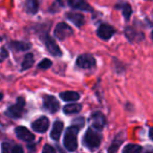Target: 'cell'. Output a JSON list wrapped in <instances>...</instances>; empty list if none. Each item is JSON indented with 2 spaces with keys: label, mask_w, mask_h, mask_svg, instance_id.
Returning <instances> with one entry per match:
<instances>
[{
  "label": "cell",
  "mask_w": 153,
  "mask_h": 153,
  "mask_svg": "<svg viewBox=\"0 0 153 153\" xmlns=\"http://www.w3.org/2000/svg\"><path fill=\"white\" fill-rule=\"evenodd\" d=\"M79 132V127L78 126H72L67 129L64 136V146L68 151H74L78 147V140H76V135Z\"/></svg>",
  "instance_id": "6da1fadb"
},
{
  "label": "cell",
  "mask_w": 153,
  "mask_h": 153,
  "mask_svg": "<svg viewBox=\"0 0 153 153\" xmlns=\"http://www.w3.org/2000/svg\"><path fill=\"white\" fill-rule=\"evenodd\" d=\"M83 143L88 149L90 150H96L97 148H99L101 144V136L99 133H97L96 131H94L92 129H88L86 131L85 135L83 138Z\"/></svg>",
  "instance_id": "7a4b0ae2"
},
{
  "label": "cell",
  "mask_w": 153,
  "mask_h": 153,
  "mask_svg": "<svg viewBox=\"0 0 153 153\" xmlns=\"http://www.w3.org/2000/svg\"><path fill=\"white\" fill-rule=\"evenodd\" d=\"M24 106H25V101H24V99L18 98L16 104L11 106L7 110V114L11 117H14V119H18V117H20L23 114Z\"/></svg>",
  "instance_id": "3957f363"
},
{
  "label": "cell",
  "mask_w": 153,
  "mask_h": 153,
  "mask_svg": "<svg viewBox=\"0 0 153 153\" xmlns=\"http://www.w3.org/2000/svg\"><path fill=\"white\" fill-rule=\"evenodd\" d=\"M72 33H74L72 28L64 22L59 23L55 28V37H57L59 40H64V39L68 38L71 36Z\"/></svg>",
  "instance_id": "277c9868"
},
{
  "label": "cell",
  "mask_w": 153,
  "mask_h": 153,
  "mask_svg": "<svg viewBox=\"0 0 153 153\" xmlns=\"http://www.w3.org/2000/svg\"><path fill=\"white\" fill-rule=\"evenodd\" d=\"M76 65L83 69H90L96 66V60L89 53H84L76 59Z\"/></svg>",
  "instance_id": "5b68a950"
},
{
  "label": "cell",
  "mask_w": 153,
  "mask_h": 153,
  "mask_svg": "<svg viewBox=\"0 0 153 153\" xmlns=\"http://www.w3.org/2000/svg\"><path fill=\"white\" fill-rule=\"evenodd\" d=\"M43 105L46 110H48L51 113H55L59 110L60 105L58 100L53 96H45L43 99Z\"/></svg>",
  "instance_id": "8992f818"
},
{
  "label": "cell",
  "mask_w": 153,
  "mask_h": 153,
  "mask_svg": "<svg viewBox=\"0 0 153 153\" xmlns=\"http://www.w3.org/2000/svg\"><path fill=\"white\" fill-rule=\"evenodd\" d=\"M44 43H45V46H46L47 51H48L53 56H55V57H60V56H62L61 49L59 48L58 44L56 43V41L53 40V38H51L49 36H45Z\"/></svg>",
  "instance_id": "52a82bcc"
},
{
  "label": "cell",
  "mask_w": 153,
  "mask_h": 153,
  "mask_svg": "<svg viewBox=\"0 0 153 153\" xmlns=\"http://www.w3.org/2000/svg\"><path fill=\"white\" fill-rule=\"evenodd\" d=\"M33 129L35 130L36 132H39V133H43L45 132L49 127V121L47 117H41L39 119L35 120L32 124Z\"/></svg>",
  "instance_id": "ba28073f"
},
{
  "label": "cell",
  "mask_w": 153,
  "mask_h": 153,
  "mask_svg": "<svg viewBox=\"0 0 153 153\" xmlns=\"http://www.w3.org/2000/svg\"><path fill=\"white\" fill-rule=\"evenodd\" d=\"M114 28L108 24H101L100 27L97 30V35L103 40H109L114 35Z\"/></svg>",
  "instance_id": "9c48e42d"
},
{
  "label": "cell",
  "mask_w": 153,
  "mask_h": 153,
  "mask_svg": "<svg viewBox=\"0 0 153 153\" xmlns=\"http://www.w3.org/2000/svg\"><path fill=\"white\" fill-rule=\"evenodd\" d=\"M16 135L20 138V140H24V142H33L35 140V135L27 129V128L23 127V126H20L17 127L15 130Z\"/></svg>",
  "instance_id": "30bf717a"
},
{
  "label": "cell",
  "mask_w": 153,
  "mask_h": 153,
  "mask_svg": "<svg viewBox=\"0 0 153 153\" xmlns=\"http://www.w3.org/2000/svg\"><path fill=\"white\" fill-rule=\"evenodd\" d=\"M90 125L94 129L101 130L105 125V117L100 112L94 113L91 117V119H90Z\"/></svg>",
  "instance_id": "8fae6325"
},
{
  "label": "cell",
  "mask_w": 153,
  "mask_h": 153,
  "mask_svg": "<svg viewBox=\"0 0 153 153\" xmlns=\"http://www.w3.org/2000/svg\"><path fill=\"white\" fill-rule=\"evenodd\" d=\"M2 153H23V149L21 146L15 143L5 142L2 144Z\"/></svg>",
  "instance_id": "7c38bea8"
},
{
  "label": "cell",
  "mask_w": 153,
  "mask_h": 153,
  "mask_svg": "<svg viewBox=\"0 0 153 153\" xmlns=\"http://www.w3.org/2000/svg\"><path fill=\"white\" fill-rule=\"evenodd\" d=\"M67 19L70 20V21L76 26H78V27H81V26H83V24L85 23V18H84V16L79 13L67 14Z\"/></svg>",
  "instance_id": "4fadbf2b"
},
{
  "label": "cell",
  "mask_w": 153,
  "mask_h": 153,
  "mask_svg": "<svg viewBox=\"0 0 153 153\" xmlns=\"http://www.w3.org/2000/svg\"><path fill=\"white\" fill-rule=\"evenodd\" d=\"M68 5H70L74 9L83 10V11H89V12L92 11L90 5L87 4L86 2H84L83 0H68Z\"/></svg>",
  "instance_id": "5bb4252c"
},
{
  "label": "cell",
  "mask_w": 153,
  "mask_h": 153,
  "mask_svg": "<svg viewBox=\"0 0 153 153\" xmlns=\"http://www.w3.org/2000/svg\"><path fill=\"white\" fill-rule=\"evenodd\" d=\"M63 123L61 121H56L55 124L53 125V129H51V136L53 140H58L61 136V133L63 131Z\"/></svg>",
  "instance_id": "9a60e30c"
},
{
  "label": "cell",
  "mask_w": 153,
  "mask_h": 153,
  "mask_svg": "<svg viewBox=\"0 0 153 153\" xmlns=\"http://www.w3.org/2000/svg\"><path fill=\"white\" fill-rule=\"evenodd\" d=\"M60 97L65 102H74L78 101L80 99V94L76 91H64L60 94Z\"/></svg>",
  "instance_id": "2e32d148"
},
{
  "label": "cell",
  "mask_w": 153,
  "mask_h": 153,
  "mask_svg": "<svg viewBox=\"0 0 153 153\" xmlns=\"http://www.w3.org/2000/svg\"><path fill=\"white\" fill-rule=\"evenodd\" d=\"M39 3L37 0H26L25 2V11L30 15H34L38 12Z\"/></svg>",
  "instance_id": "e0dca14e"
},
{
  "label": "cell",
  "mask_w": 153,
  "mask_h": 153,
  "mask_svg": "<svg viewBox=\"0 0 153 153\" xmlns=\"http://www.w3.org/2000/svg\"><path fill=\"white\" fill-rule=\"evenodd\" d=\"M10 46H11L14 51H27V49L30 48V43L24 42V41H14V42L11 43Z\"/></svg>",
  "instance_id": "ac0fdd59"
},
{
  "label": "cell",
  "mask_w": 153,
  "mask_h": 153,
  "mask_svg": "<svg viewBox=\"0 0 153 153\" xmlns=\"http://www.w3.org/2000/svg\"><path fill=\"white\" fill-rule=\"evenodd\" d=\"M82 109L81 104H68L66 106H64L63 111L66 114H74V113L80 112Z\"/></svg>",
  "instance_id": "d6986e66"
},
{
  "label": "cell",
  "mask_w": 153,
  "mask_h": 153,
  "mask_svg": "<svg viewBox=\"0 0 153 153\" xmlns=\"http://www.w3.org/2000/svg\"><path fill=\"white\" fill-rule=\"evenodd\" d=\"M34 56L32 53H27V55L24 57L23 61H22V64H21V69L22 70H25V69H28L30 68L33 65H34Z\"/></svg>",
  "instance_id": "ffe728a7"
},
{
  "label": "cell",
  "mask_w": 153,
  "mask_h": 153,
  "mask_svg": "<svg viewBox=\"0 0 153 153\" xmlns=\"http://www.w3.org/2000/svg\"><path fill=\"white\" fill-rule=\"evenodd\" d=\"M142 152V147L140 145H134V144H129L127 146H125V148L123 149L122 153H140Z\"/></svg>",
  "instance_id": "44dd1931"
},
{
  "label": "cell",
  "mask_w": 153,
  "mask_h": 153,
  "mask_svg": "<svg viewBox=\"0 0 153 153\" xmlns=\"http://www.w3.org/2000/svg\"><path fill=\"white\" fill-rule=\"evenodd\" d=\"M120 9L122 10V13H123V16L125 17L126 20H128L130 18V16H131L132 14V9L131 7H130L128 3H124V4H121L120 5Z\"/></svg>",
  "instance_id": "7402d4cb"
},
{
  "label": "cell",
  "mask_w": 153,
  "mask_h": 153,
  "mask_svg": "<svg viewBox=\"0 0 153 153\" xmlns=\"http://www.w3.org/2000/svg\"><path fill=\"white\" fill-rule=\"evenodd\" d=\"M51 66V61L49 59H44L39 63L38 67L41 68V69H48Z\"/></svg>",
  "instance_id": "603a6c76"
},
{
  "label": "cell",
  "mask_w": 153,
  "mask_h": 153,
  "mask_svg": "<svg viewBox=\"0 0 153 153\" xmlns=\"http://www.w3.org/2000/svg\"><path fill=\"white\" fill-rule=\"evenodd\" d=\"M9 57V53H7V49L4 48H0V62L4 61L7 58Z\"/></svg>",
  "instance_id": "cb8c5ba5"
},
{
  "label": "cell",
  "mask_w": 153,
  "mask_h": 153,
  "mask_svg": "<svg viewBox=\"0 0 153 153\" xmlns=\"http://www.w3.org/2000/svg\"><path fill=\"white\" fill-rule=\"evenodd\" d=\"M42 153H56V151L51 146H49V145H45L44 148H43V150H42Z\"/></svg>",
  "instance_id": "d4e9b609"
},
{
  "label": "cell",
  "mask_w": 153,
  "mask_h": 153,
  "mask_svg": "<svg viewBox=\"0 0 153 153\" xmlns=\"http://www.w3.org/2000/svg\"><path fill=\"white\" fill-rule=\"evenodd\" d=\"M3 99V94H0V101L2 100Z\"/></svg>",
  "instance_id": "484cf974"
}]
</instances>
